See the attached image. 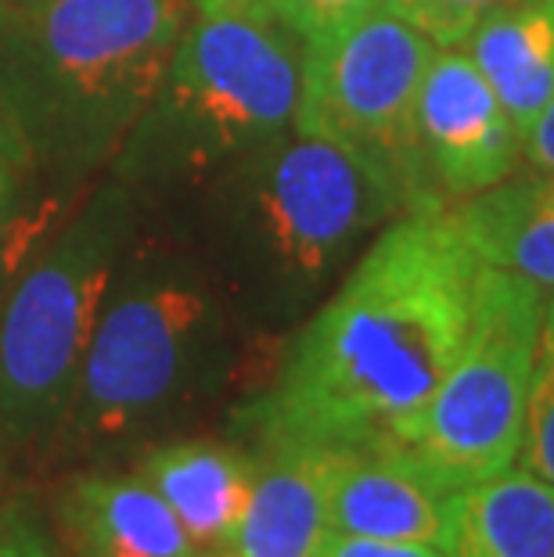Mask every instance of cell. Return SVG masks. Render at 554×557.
Returning <instances> with one entry per match:
<instances>
[{"mask_svg": "<svg viewBox=\"0 0 554 557\" xmlns=\"http://www.w3.org/2000/svg\"><path fill=\"white\" fill-rule=\"evenodd\" d=\"M479 270L451 206H410L296 335L253 410L256 435L389 449L461 352Z\"/></svg>", "mask_w": 554, "mask_h": 557, "instance_id": "obj_1", "label": "cell"}, {"mask_svg": "<svg viewBox=\"0 0 554 557\" xmlns=\"http://www.w3.org/2000/svg\"><path fill=\"white\" fill-rule=\"evenodd\" d=\"M192 0H33L0 11V112L33 159L94 162L134 134Z\"/></svg>", "mask_w": 554, "mask_h": 557, "instance_id": "obj_2", "label": "cell"}, {"mask_svg": "<svg viewBox=\"0 0 554 557\" xmlns=\"http://www.w3.org/2000/svg\"><path fill=\"white\" fill-rule=\"evenodd\" d=\"M303 40L267 0L198 15L173 51L130 148L206 165L274 140L296 120Z\"/></svg>", "mask_w": 554, "mask_h": 557, "instance_id": "obj_3", "label": "cell"}, {"mask_svg": "<svg viewBox=\"0 0 554 557\" xmlns=\"http://www.w3.org/2000/svg\"><path fill=\"white\" fill-rule=\"evenodd\" d=\"M544 299L547 292L522 277L493 267L479 270L461 352L418 418L385 449L415 468L435 493L451 496L518 460Z\"/></svg>", "mask_w": 554, "mask_h": 557, "instance_id": "obj_4", "label": "cell"}, {"mask_svg": "<svg viewBox=\"0 0 554 557\" xmlns=\"http://www.w3.org/2000/svg\"><path fill=\"white\" fill-rule=\"evenodd\" d=\"M109 284L112 248L73 234L11 292L0 313V435L11 443H33L69 421Z\"/></svg>", "mask_w": 554, "mask_h": 557, "instance_id": "obj_5", "label": "cell"}, {"mask_svg": "<svg viewBox=\"0 0 554 557\" xmlns=\"http://www.w3.org/2000/svg\"><path fill=\"white\" fill-rule=\"evenodd\" d=\"M435 51L440 47L429 37L385 8L332 37L303 44L299 104L292 126L296 134L324 137L393 162L421 191L426 165L418 156L415 112Z\"/></svg>", "mask_w": 554, "mask_h": 557, "instance_id": "obj_6", "label": "cell"}, {"mask_svg": "<svg viewBox=\"0 0 554 557\" xmlns=\"http://www.w3.org/2000/svg\"><path fill=\"white\" fill-rule=\"evenodd\" d=\"M209 320L202 288L181 281L134 284L104 302L69 413L76 432L120 438L170 410L198 377Z\"/></svg>", "mask_w": 554, "mask_h": 557, "instance_id": "obj_7", "label": "cell"}, {"mask_svg": "<svg viewBox=\"0 0 554 557\" xmlns=\"http://www.w3.org/2000/svg\"><path fill=\"white\" fill-rule=\"evenodd\" d=\"M259 238L292 277L324 274L364 231L393 216L399 206H426V195L368 151L324 137L296 134L270 148L256 170Z\"/></svg>", "mask_w": 554, "mask_h": 557, "instance_id": "obj_8", "label": "cell"}, {"mask_svg": "<svg viewBox=\"0 0 554 557\" xmlns=\"http://www.w3.org/2000/svg\"><path fill=\"white\" fill-rule=\"evenodd\" d=\"M418 156L446 195L468 198L508 181L522 137L465 47H440L418 94Z\"/></svg>", "mask_w": 554, "mask_h": 557, "instance_id": "obj_9", "label": "cell"}, {"mask_svg": "<svg viewBox=\"0 0 554 557\" xmlns=\"http://www.w3.org/2000/svg\"><path fill=\"white\" fill-rule=\"evenodd\" d=\"M328 446L259 438L253 490L223 557H317L328 529Z\"/></svg>", "mask_w": 554, "mask_h": 557, "instance_id": "obj_10", "label": "cell"}, {"mask_svg": "<svg viewBox=\"0 0 554 557\" xmlns=\"http://www.w3.org/2000/svg\"><path fill=\"white\" fill-rule=\"evenodd\" d=\"M58 529L76 557H206L140 475H84L62 493Z\"/></svg>", "mask_w": 554, "mask_h": 557, "instance_id": "obj_11", "label": "cell"}, {"mask_svg": "<svg viewBox=\"0 0 554 557\" xmlns=\"http://www.w3.org/2000/svg\"><path fill=\"white\" fill-rule=\"evenodd\" d=\"M328 529L368 540L443 536V493L385 449H335L328 471Z\"/></svg>", "mask_w": 554, "mask_h": 557, "instance_id": "obj_12", "label": "cell"}, {"mask_svg": "<svg viewBox=\"0 0 554 557\" xmlns=\"http://www.w3.org/2000/svg\"><path fill=\"white\" fill-rule=\"evenodd\" d=\"M137 475L181 518L202 554H227L253 490V457L209 438L167 443L140 460Z\"/></svg>", "mask_w": 554, "mask_h": 557, "instance_id": "obj_13", "label": "cell"}, {"mask_svg": "<svg viewBox=\"0 0 554 557\" xmlns=\"http://www.w3.org/2000/svg\"><path fill=\"white\" fill-rule=\"evenodd\" d=\"M446 557H554V485L522 465L443 496Z\"/></svg>", "mask_w": 554, "mask_h": 557, "instance_id": "obj_14", "label": "cell"}, {"mask_svg": "<svg viewBox=\"0 0 554 557\" xmlns=\"http://www.w3.org/2000/svg\"><path fill=\"white\" fill-rule=\"evenodd\" d=\"M457 227L482 267L554 292V173L533 170L457 198Z\"/></svg>", "mask_w": 554, "mask_h": 557, "instance_id": "obj_15", "label": "cell"}, {"mask_svg": "<svg viewBox=\"0 0 554 557\" xmlns=\"http://www.w3.org/2000/svg\"><path fill=\"white\" fill-rule=\"evenodd\" d=\"M465 51L522 137L554 98V0H515L493 11Z\"/></svg>", "mask_w": 554, "mask_h": 557, "instance_id": "obj_16", "label": "cell"}, {"mask_svg": "<svg viewBox=\"0 0 554 557\" xmlns=\"http://www.w3.org/2000/svg\"><path fill=\"white\" fill-rule=\"evenodd\" d=\"M508 4L515 0H385V11L404 18L435 47H465L493 11Z\"/></svg>", "mask_w": 554, "mask_h": 557, "instance_id": "obj_17", "label": "cell"}, {"mask_svg": "<svg viewBox=\"0 0 554 557\" xmlns=\"http://www.w3.org/2000/svg\"><path fill=\"white\" fill-rule=\"evenodd\" d=\"M515 465L554 485V352L544 349L537 352L533 393H529L522 446H518Z\"/></svg>", "mask_w": 554, "mask_h": 557, "instance_id": "obj_18", "label": "cell"}, {"mask_svg": "<svg viewBox=\"0 0 554 557\" xmlns=\"http://www.w3.org/2000/svg\"><path fill=\"white\" fill-rule=\"evenodd\" d=\"M267 8L296 33L303 44L332 37V33L382 11L385 0H267Z\"/></svg>", "mask_w": 554, "mask_h": 557, "instance_id": "obj_19", "label": "cell"}, {"mask_svg": "<svg viewBox=\"0 0 554 557\" xmlns=\"http://www.w3.org/2000/svg\"><path fill=\"white\" fill-rule=\"evenodd\" d=\"M33 165V156L26 148V140L19 137V129L8 123V115L0 112V234L11 223L15 201L26 184V170Z\"/></svg>", "mask_w": 554, "mask_h": 557, "instance_id": "obj_20", "label": "cell"}, {"mask_svg": "<svg viewBox=\"0 0 554 557\" xmlns=\"http://www.w3.org/2000/svg\"><path fill=\"white\" fill-rule=\"evenodd\" d=\"M317 557H446L440 543L421 540H368V536H342L328 532Z\"/></svg>", "mask_w": 554, "mask_h": 557, "instance_id": "obj_21", "label": "cell"}, {"mask_svg": "<svg viewBox=\"0 0 554 557\" xmlns=\"http://www.w3.org/2000/svg\"><path fill=\"white\" fill-rule=\"evenodd\" d=\"M0 557H58L40 521L22 507L0 515Z\"/></svg>", "mask_w": 554, "mask_h": 557, "instance_id": "obj_22", "label": "cell"}, {"mask_svg": "<svg viewBox=\"0 0 554 557\" xmlns=\"http://www.w3.org/2000/svg\"><path fill=\"white\" fill-rule=\"evenodd\" d=\"M522 156L533 170L554 173V98L544 104V112L537 115L533 126L522 134Z\"/></svg>", "mask_w": 554, "mask_h": 557, "instance_id": "obj_23", "label": "cell"}, {"mask_svg": "<svg viewBox=\"0 0 554 557\" xmlns=\"http://www.w3.org/2000/svg\"><path fill=\"white\" fill-rule=\"evenodd\" d=\"M540 349L554 352V292L544 299V320H540Z\"/></svg>", "mask_w": 554, "mask_h": 557, "instance_id": "obj_24", "label": "cell"}, {"mask_svg": "<svg viewBox=\"0 0 554 557\" xmlns=\"http://www.w3.org/2000/svg\"><path fill=\"white\" fill-rule=\"evenodd\" d=\"M242 4H253V0H192V8L198 15H213V11H227V8H242Z\"/></svg>", "mask_w": 554, "mask_h": 557, "instance_id": "obj_25", "label": "cell"}, {"mask_svg": "<svg viewBox=\"0 0 554 557\" xmlns=\"http://www.w3.org/2000/svg\"><path fill=\"white\" fill-rule=\"evenodd\" d=\"M22 4H33V0H0V11H8V8H22Z\"/></svg>", "mask_w": 554, "mask_h": 557, "instance_id": "obj_26", "label": "cell"}, {"mask_svg": "<svg viewBox=\"0 0 554 557\" xmlns=\"http://www.w3.org/2000/svg\"><path fill=\"white\" fill-rule=\"evenodd\" d=\"M206 557H223V554H206Z\"/></svg>", "mask_w": 554, "mask_h": 557, "instance_id": "obj_27", "label": "cell"}]
</instances>
